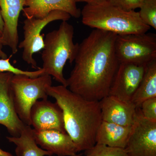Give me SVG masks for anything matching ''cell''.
I'll use <instances>...</instances> for the list:
<instances>
[{
	"label": "cell",
	"instance_id": "6da1fadb",
	"mask_svg": "<svg viewBox=\"0 0 156 156\" xmlns=\"http://www.w3.org/2000/svg\"><path fill=\"white\" fill-rule=\"evenodd\" d=\"M117 35L94 29L79 44L68 89L85 99L100 101L108 95L120 62L115 51Z\"/></svg>",
	"mask_w": 156,
	"mask_h": 156
},
{
	"label": "cell",
	"instance_id": "7a4b0ae2",
	"mask_svg": "<svg viewBox=\"0 0 156 156\" xmlns=\"http://www.w3.org/2000/svg\"><path fill=\"white\" fill-rule=\"evenodd\" d=\"M47 91L61 109L66 131L78 152L93 147L102 121L99 101L85 99L62 85L50 86Z\"/></svg>",
	"mask_w": 156,
	"mask_h": 156
},
{
	"label": "cell",
	"instance_id": "3957f363",
	"mask_svg": "<svg viewBox=\"0 0 156 156\" xmlns=\"http://www.w3.org/2000/svg\"><path fill=\"white\" fill-rule=\"evenodd\" d=\"M81 16L84 25L117 35L145 33L151 29L140 19L138 12L125 11L106 1L87 4L81 10Z\"/></svg>",
	"mask_w": 156,
	"mask_h": 156
},
{
	"label": "cell",
	"instance_id": "277c9868",
	"mask_svg": "<svg viewBox=\"0 0 156 156\" xmlns=\"http://www.w3.org/2000/svg\"><path fill=\"white\" fill-rule=\"evenodd\" d=\"M74 28L67 21H62L58 29L47 34L41 54L44 74L53 76L61 85L67 87L63 71L67 61H74L79 44L73 42Z\"/></svg>",
	"mask_w": 156,
	"mask_h": 156
},
{
	"label": "cell",
	"instance_id": "5b68a950",
	"mask_svg": "<svg viewBox=\"0 0 156 156\" xmlns=\"http://www.w3.org/2000/svg\"><path fill=\"white\" fill-rule=\"evenodd\" d=\"M52 76L44 74L31 78L24 75L14 74L11 88L15 109L23 122L30 126L32 107L37 100L48 99L47 89L52 86Z\"/></svg>",
	"mask_w": 156,
	"mask_h": 156
},
{
	"label": "cell",
	"instance_id": "8992f818",
	"mask_svg": "<svg viewBox=\"0 0 156 156\" xmlns=\"http://www.w3.org/2000/svg\"><path fill=\"white\" fill-rule=\"evenodd\" d=\"M115 46L120 63L147 65L156 60L155 34L145 33L117 35Z\"/></svg>",
	"mask_w": 156,
	"mask_h": 156
},
{
	"label": "cell",
	"instance_id": "52a82bcc",
	"mask_svg": "<svg viewBox=\"0 0 156 156\" xmlns=\"http://www.w3.org/2000/svg\"><path fill=\"white\" fill-rule=\"evenodd\" d=\"M69 14L61 11H54L44 18H26L23 21V40L19 43L18 48L23 49V61L34 69H39L33 56L44 47V35L41 32L46 26L56 20L67 21L71 18Z\"/></svg>",
	"mask_w": 156,
	"mask_h": 156
},
{
	"label": "cell",
	"instance_id": "ba28073f",
	"mask_svg": "<svg viewBox=\"0 0 156 156\" xmlns=\"http://www.w3.org/2000/svg\"><path fill=\"white\" fill-rule=\"evenodd\" d=\"M128 156H156V122L149 121L136 108L134 124L124 148Z\"/></svg>",
	"mask_w": 156,
	"mask_h": 156
},
{
	"label": "cell",
	"instance_id": "9c48e42d",
	"mask_svg": "<svg viewBox=\"0 0 156 156\" xmlns=\"http://www.w3.org/2000/svg\"><path fill=\"white\" fill-rule=\"evenodd\" d=\"M147 65L120 63L113 80L108 95L131 102L145 73Z\"/></svg>",
	"mask_w": 156,
	"mask_h": 156
},
{
	"label": "cell",
	"instance_id": "30bf717a",
	"mask_svg": "<svg viewBox=\"0 0 156 156\" xmlns=\"http://www.w3.org/2000/svg\"><path fill=\"white\" fill-rule=\"evenodd\" d=\"M14 74L0 73V125L5 126L11 136H18L27 125L17 115L11 88Z\"/></svg>",
	"mask_w": 156,
	"mask_h": 156
},
{
	"label": "cell",
	"instance_id": "8fae6325",
	"mask_svg": "<svg viewBox=\"0 0 156 156\" xmlns=\"http://www.w3.org/2000/svg\"><path fill=\"white\" fill-rule=\"evenodd\" d=\"M30 126L37 131L56 130L66 132L63 113L56 102L48 99L37 101L31 109Z\"/></svg>",
	"mask_w": 156,
	"mask_h": 156
},
{
	"label": "cell",
	"instance_id": "7c38bea8",
	"mask_svg": "<svg viewBox=\"0 0 156 156\" xmlns=\"http://www.w3.org/2000/svg\"><path fill=\"white\" fill-rule=\"evenodd\" d=\"M27 0H0L1 14L4 23L2 37L3 45L9 47L13 54L18 52V21L20 12Z\"/></svg>",
	"mask_w": 156,
	"mask_h": 156
},
{
	"label": "cell",
	"instance_id": "4fadbf2b",
	"mask_svg": "<svg viewBox=\"0 0 156 156\" xmlns=\"http://www.w3.org/2000/svg\"><path fill=\"white\" fill-rule=\"evenodd\" d=\"M35 140L40 147L57 156H74L79 152L66 132L56 130L37 131L32 128Z\"/></svg>",
	"mask_w": 156,
	"mask_h": 156
},
{
	"label": "cell",
	"instance_id": "5bb4252c",
	"mask_svg": "<svg viewBox=\"0 0 156 156\" xmlns=\"http://www.w3.org/2000/svg\"><path fill=\"white\" fill-rule=\"evenodd\" d=\"M99 102L102 121L126 127L133 126L136 110L134 104L110 95L104 98Z\"/></svg>",
	"mask_w": 156,
	"mask_h": 156
},
{
	"label": "cell",
	"instance_id": "9a60e30c",
	"mask_svg": "<svg viewBox=\"0 0 156 156\" xmlns=\"http://www.w3.org/2000/svg\"><path fill=\"white\" fill-rule=\"evenodd\" d=\"M76 3L75 0H27L23 15L27 19L42 18L52 11H61L78 18L80 17L81 10Z\"/></svg>",
	"mask_w": 156,
	"mask_h": 156
},
{
	"label": "cell",
	"instance_id": "2e32d148",
	"mask_svg": "<svg viewBox=\"0 0 156 156\" xmlns=\"http://www.w3.org/2000/svg\"><path fill=\"white\" fill-rule=\"evenodd\" d=\"M131 127L102 121L96 133V144L124 148L131 133Z\"/></svg>",
	"mask_w": 156,
	"mask_h": 156
},
{
	"label": "cell",
	"instance_id": "e0dca14e",
	"mask_svg": "<svg viewBox=\"0 0 156 156\" xmlns=\"http://www.w3.org/2000/svg\"><path fill=\"white\" fill-rule=\"evenodd\" d=\"M9 142L16 145L15 152L17 156H52L48 151L39 147L36 142L30 126H27L18 136L6 137Z\"/></svg>",
	"mask_w": 156,
	"mask_h": 156
},
{
	"label": "cell",
	"instance_id": "ac0fdd59",
	"mask_svg": "<svg viewBox=\"0 0 156 156\" xmlns=\"http://www.w3.org/2000/svg\"><path fill=\"white\" fill-rule=\"evenodd\" d=\"M156 97V60L147 65L142 81L131 102L138 108L144 101Z\"/></svg>",
	"mask_w": 156,
	"mask_h": 156
},
{
	"label": "cell",
	"instance_id": "d6986e66",
	"mask_svg": "<svg viewBox=\"0 0 156 156\" xmlns=\"http://www.w3.org/2000/svg\"><path fill=\"white\" fill-rule=\"evenodd\" d=\"M140 17L150 27L156 29V0H143L139 8Z\"/></svg>",
	"mask_w": 156,
	"mask_h": 156
},
{
	"label": "cell",
	"instance_id": "ffe728a7",
	"mask_svg": "<svg viewBox=\"0 0 156 156\" xmlns=\"http://www.w3.org/2000/svg\"><path fill=\"white\" fill-rule=\"evenodd\" d=\"M85 151L84 156H128L124 148L97 144Z\"/></svg>",
	"mask_w": 156,
	"mask_h": 156
},
{
	"label": "cell",
	"instance_id": "44dd1931",
	"mask_svg": "<svg viewBox=\"0 0 156 156\" xmlns=\"http://www.w3.org/2000/svg\"><path fill=\"white\" fill-rule=\"evenodd\" d=\"M11 57V56L7 58H0V73L10 72L14 74L24 75L31 78L37 77L44 73V71L42 68H40L35 71H30L14 67L10 62Z\"/></svg>",
	"mask_w": 156,
	"mask_h": 156
},
{
	"label": "cell",
	"instance_id": "7402d4cb",
	"mask_svg": "<svg viewBox=\"0 0 156 156\" xmlns=\"http://www.w3.org/2000/svg\"><path fill=\"white\" fill-rule=\"evenodd\" d=\"M138 108L145 119L156 122V97L144 101Z\"/></svg>",
	"mask_w": 156,
	"mask_h": 156
},
{
	"label": "cell",
	"instance_id": "603a6c76",
	"mask_svg": "<svg viewBox=\"0 0 156 156\" xmlns=\"http://www.w3.org/2000/svg\"><path fill=\"white\" fill-rule=\"evenodd\" d=\"M143 0H106L113 5L125 10L135 11L139 9Z\"/></svg>",
	"mask_w": 156,
	"mask_h": 156
},
{
	"label": "cell",
	"instance_id": "cb8c5ba5",
	"mask_svg": "<svg viewBox=\"0 0 156 156\" xmlns=\"http://www.w3.org/2000/svg\"><path fill=\"white\" fill-rule=\"evenodd\" d=\"M76 3L77 2H86L87 4L89 5H95L98 3L101 2L106 0H75Z\"/></svg>",
	"mask_w": 156,
	"mask_h": 156
},
{
	"label": "cell",
	"instance_id": "d4e9b609",
	"mask_svg": "<svg viewBox=\"0 0 156 156\" xmlns=\"http://www.w3.org/2000/svg\"><path fill=\"white\" fill-rule=\"evenodd\" d=\"M3 40L2 37H0V58H8V55L3 50Z\"/></svg>",
	"mask_w": 156,
	"mask_h": 156
},
{
	"label": "cell",
	"instance_id": "484cf974",
	"mask_svg": "<svg viewBox=\"0 0 156 156\" xmlns=\"http://www.w3.org/2000/svg\"><path fill=\"white\" fill-rule=\"evenodd\" d=\"M4 23L3 21L2 14H1V9H0V37L2 36L3 30H4Z\"/></svg>",
	"mask_w": 156,
	"mask_h": 156
},
{
	"label": "cell",
	"instance_id": "4316f807",
	"mask_svg": "<svg viewBox=\"0 0 156 156\" xmlns=\"http://www.w3.org/2000/svg\"><path fill=\"white\" fill-rule=\"evenodd\" d=\"M0 156H14L9 152L3 150L0 148Z\"/></svg>",
	"mask_w": 156,
	"mask_h": 156
},
{
	"label": "cell",
	"instance_id": "83f0119b",
	"mask_svg": "<svg viewBox=\"0 0 156 156\" xmlns=\"http://www.w3.org/2000/svg\"><path fill=\"white\" fill-rule=\"evenodd\" d=\"M81 155V154H76V155L74 156H80Z\"/></svg>",
	"mask_w": 156,
	"mask_h": 156
}]
</instances>
